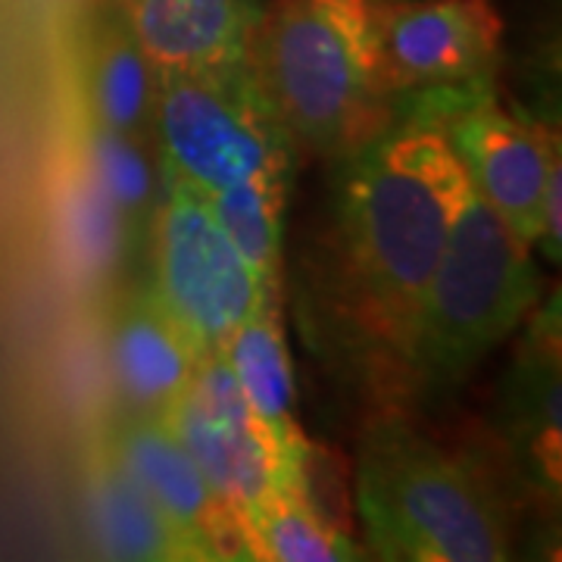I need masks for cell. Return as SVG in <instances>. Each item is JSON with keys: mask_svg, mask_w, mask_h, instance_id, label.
Listing matches in <instances>:
<instances>
[{"mask_svg": "<svg viewBox=\"0 0 562 562\" xmlns=\"http://www.w3.org/2000/svg\"><path fill=\"white\" fill-rule=\"evenodd\" d=\"M331 162L301 262L306 338L350 384L403 403V362L441 260L465 172L435 116L394 103L382 128Z\"/></svg>", "mask_w": 562, "mask_h": 562, "instance_id": "6da1fadb", "label": "cell"}, {"mask_svg": "<svg viewBox=\"0 0 562 562\" xmlns=\"http://www.w3.org/2000/svg\"><path fill=\"white\" fill-rule=\"evenodd\" d=\"M369 560L501 562L513 557V503L501 482L397 409L369 422L353 462Z\"/></svg>", "mask_w": 562, "mask_h": 562, "instance_id": "7a4b0ae2", "label": "cell"}, {"mask_svg": "<svg viewBox=\"0 0 562 562\" xmlns=\"http://www.w3.org/2000/svg\"><path fill=\"white\" fill-rule=\"evenodd\" d=\"M535 250L465 181L441 260L422 294L403 362V401L431 403L457 391L541 301Z\"/></svg>", "mask_w": 562, "mask_h": 562, "instance_id": "3957f363", "label": "cell"}, {"mask_svg": "<svg viewBox=\"0 0 562 562\" xmlns=\"http://www.w3.org/2000/svg\"><path fill=\"white\" fill-rule=\"evenodd\" d=\"M382 0H279L254 63L294 147L335 160L394 116L379 60Z\"/></svg>", "mask_w": 562, "mask_h": 562, "instance_id": "277c9868", "label": "cell"}, {"mask_svg": "<svg viewBox=\"0 0 562 562\" xmlns=\"http://www.w3.org/2000/svg\"><path fill=\"white\" fill-rule=\"evenodd\" d=\"M413 98H419L413 101L419 110L438 120L482 201L519 241L560 266V125L501 103L494 79L419 91Z\"/></svg>", "mask_w": 562, "mask_h": 562, "instance_id": "5b68a950", "label": "cell"}, {"mask_svg": "<svg viewBox=\"0 0 562 562\" xmlns=\"http://www.w3.org/2000/svg\"><path fill=\"white\" fill-rule=\"evenodd\" d=\"M150 138L157 166L201 194L269 169H294L297 154L254 60L160 76Z\"/></svg>", "mask_w": 562, "mask_h": 562, "instance_id": "8992f818", "label": "cell"}, {"mask_svg": "<svg viewBox=\"0 0 562 562\" xmlns=\"http://www.w3.org/2000/svg\"><path fill=\"white\" fill-rule=\"evenodd\" d=\"M144 235L150 247L144 284L201 357L220 353L241 322L279 303L262 291L201 191L166 169Z\"/></svg>", "mask_w": 562, "mask_h": 562, "instance_id": "52a82bcc", "label": "cell"}, {"mask_svg": "<svg viewBox=\"0 0 562 562\" xmlns=\"http://www.w3.org/2000/svg\"><path fill=\"white\" fill-rule=\"evenodd\" d=\"M169 431L201 465L203 479L241 525L244 547L250 522L281 494L310 491V443L303 431H279L262 422L220 353L203 357L194 379L160 413ZM250 560V547H247Z\"/></svg>", "mask_w": 562, "mask_h": 562, "instance_id": "ba28073f", "label": "cell"}, {"mask_svg": "<svg viewBox=\"0 0 562 562\" xmlns=\"http://www.w3.org/2000/svg\"><path fill=\"white\" fill-rule=\"evenodd\" d=\"M503 57V16L491 0H382L379 60L384 91H419L494 79Z\"/></svg>", "mask_w": 562, "mask_h": 562, "instance_id": "9c48e42d", "label": "cell"}, {"mask_svg": "<svg viewBox=\"0 0 562 562\" xmlns=\"http://www.w3.org/2000/svg\"><path fill=\"white\" fill-rule=\"evenodd\" d=\"M103 453L138 484L169 522L201 550L203 562L247 560L241 525L203 479L201 465L160 416L132 413L106 425Z\"/></svg>", "mask_w": 562, "mask_h": 562, "instance_id": "30bf717a", "label": "cell"}, {"mask_svg": "<svg viewBox=\"0 0 562 562\" xmlns=\"http://www.w3.org/2000/svg\"><path fill=\"white\" fill-rule=\"evenodd\" d=\"M154 69L194 72L254 60L262 0H110Z\"/></svg>", "mask_w": 562, "mask_h": 562, "instance_id": "8fae6325", "label": "cell"}, {"mask_svg": "<svg viewBox=\"0 0 562 562\" xmlns=\"http://www.w3.org/2000/svg\"><path fill=\"white\" fill-rule=\"evenodd\" d=\"M528 338L503 384V435L522 479L543 497L560 501V301L528 316Z\"/></svg>", "mask_w": 562, "mask_h": 562, "instance_id": "7c38bea8", "label": "cell"}, {"mask_svg": "<svg viewBox=\"0 0 562 562\" xmlns=\"http://www.w3.org/2000/svg\"><path fill=\"white\" fill-rule=\"evenodd\" d=\"M110 372L132 413L160 416L194 379L201 353L166 316L147 284L132 288L110 322Z\"/></svg>", "mask_w": 562, "mask_h": 562, "instance_id": "4fadbf2b", "label": "cell"}, {"mask_svg": "<svg viewBox=\"0 0 562 562\" xmlns=\"http://www.w3.org/2000/svg\"><path fill=\"white\" fill-rule=\"evenodd\" d=\"M85 509L94 543L106 560L203 562L201 550L103 453L101 443L85 465Z\"/></svg>", "mask_w": 562, "mask_h": 562, "instance_id": "5bb4252c", "label": "cell"}, {"mask_svg": "<svg viewBox=\"0 0 562 562\" xmlns=\"http://www.w3.org/2000/svg\"><path fill=\"white\" fill-rule=\"evenodd\" d=\"M81 85L91 125L132 138H150V113L160 72L144 57L138 41L132 38L110 0L85 29Z\"/></svg>", "mask_w": 562, "mask_h": 562, "instance_id": "9a60e30c", "label": "cell"}, {"mask_svg": "<svg viewBox=\"0 0 562 562\" xmlns=\"http://www.w3.org/2000/svg\"><path fill=\"white\" fill-rule=\"evenodd\" d=\"M291 179L294 169H269L222 191L203 194L228 241L238 247L244 262L257 272L262 291L279 303L284 301V235Z\"/></svg>", "mask_w": 562, "mask_h": 562, "instance_id": "2e32d148", "label": "cell"}, {"mask_svg": "<svg viewBox=\"0 0 562 562\" xmlns=\"http://www.w3.org/2000/svg\"><path fill=\"white\" fill-rule=\"evenodd\" d=\"M247 406L279 431H303L294 419V362L279 303H266L220 347Z\"/></svg>", "mask_w": 562, "mask_h": 562, "instance_id": "e0dca14e", "label": "cell"}, {"mask_svg": "<svg viewBox=\"0 0 562 562\" xmlns=\"http://www.w3.org/2000/svg\"><path fill=\"white\" fill-rule=\"evenodd\" d=\"M250 560L254 562H347L369 560L362 541L331 525L310 491L281 494L266 503L250 522Z\"/></svg>", "mask_w": 562, "mask_h": 562, "instance_id": "ac0fdd59", "label": "cell"}, {"mask_svg": "<svg viewBox=\"0 0 562 562\" xmlns=\"http://www.w3.org/2000/svg\"><path fill=\"white\" fill-rule=\"evenodd\" d=\"M63 232H66V250L72 269L88 281L103 279L120 262L132 235V228L125 225L113 201L103 194L81 154L66 176Z\"/></svg>", "mask_w": 562, "mask_h": 562, "instance_id": "d6986e66", "label": "cell"}, {"mask_svg": "<svg viewBox=\"0 0 562 562\" xmlns=\"http://www.w3.org/2000/svg\"><path fill=\"white\" fill-rule=\"evenodd\" d=\"M103 194L120 210L132 232H144L150 210L160 198V166L150 162L147 140L110 132L88 122V140L81 150Z\"/></svg>", "mask_w": 562, "mask_h": 562, "instance_id": "ffe728a7", "label": "cell"}]
</instances>
